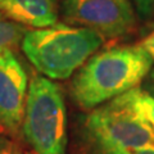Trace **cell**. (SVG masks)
<instances>
[{
	"instance_id": "6da1fadb",
	"label": "cell",
	"mask_w": 154,
	"mask_h": 154,
	"mask_svg": "<svg viewBox=\"0 0 154 154\" xmlns=\"http://www.w3.org/2000/svg\"><path fill=\"white\" fill-rule=\"evenodd\" d=\"M153 59L141 45L105 49L85 62L72 80L75 102L93 109L135 89L152 68Z\"/></svg>"
},
{
	"instance_id": "7a4b0ae2",
	"label": "cell",
	"mask_w": 154,
	"mask_h": 154,
	"mask_svg": "<svg viewBox=\"0 0 154 154\" xmlns=\"http://www.w3.org/2000/svg\"><path fill=\"white\" fill-rule=\"evenodd\" d=\"M103 36L86 27L54 25L28 31L21 45L35 68L53 80H64L103 45Z\"/></svg>"
},
{
	"instance_id": "3957f363",
	"label": "cell",
	"mask_w": 154,
	"mask_h": 154,
	"mask_svg": "<svg viewBox=\"0 0 154 154\" xmlns=\"http://www.w3.org/2000/svg\"><path fill=\"white\" fill-rule=\"evenodd\" d=\"M23 135L38 154H64L67 145L66 107L59 86L35 75L27 91Z\"/></svg>"
},
{
	"instance_id": "277c9868",
	"label": "cell",
	"mask_w": 154,
	"mask_h": 154,
	"mask_svg": "<svg viewBox=\"0 0 154 154\" xmlns=\"http://www.w3.org/2000/svg\"><path fill=\"white\" fill-rule=\"evenodd\" d=\"M86 126L100 153H119L154 145V134L114 99L91 112Z\"/></svg>"
},
{
	"instance_id": "5b68a950",
	"label": "cell",
	"mask_w": 154,
	"mask_h": 154,
	"mask_svg": "<svg viewBox=\"0 0 154 154\" xmlns=\"http://www.w3.org/2000/svg\"><path fill=\"white\" fill-rule=\"evenodd\" d=\"M64 13L69 21L108 37L125 35L135 23L130 0H64Z\"/></svg>"
},
{
	"instance_id": "8992f818",
	"label": "cell",
	"mask_w": 154,
	"mask_h": 154,
	"mask_svg": "<svg viewBox=\"0 0 154 154\" xmlns=\"http://www.w3.org/2000/svg\"><path fill=\"white\" fill-rule=\"evenodd\" d=\"M27 75L12 50L0 54V127L16 132L23 122Z\"/></svg>"
},
{
	"instance_id": "52a82bcc",
	"label": "cell",
	"mask_w": 154,
	"mask_h": 154,
	"mask_svg": "<svg viewBox=\"0 0 154 154\" xmlns=\"http://www.w3.org/2000/svg\"><path fill=\"white\" fill-rule=\"evenodd\" d=\"M0 12L21 26L46 28L57 25V0H0Z\"/></svg>"
},
{
	"instance_id": "ba28073f",
	"label": "cell",
	"mask_w": 154,
	"mask_h": 154,
	"mask_svg": "<svg viewBox=\"0 0 154 154\" xmlns=\"http://www.w3.org/2000/svg\"><path fill=\"white\" fill-rule=\"evenodd\" d=\"M114 100L132 112L154 134V98L152 95L135 88Z\"/></svg>"
},
{
	"instance_id": "9c48e42d",
	"label": "cell",
	"mask_w": 154,
	"mask_h": 154,
	"mask_svg": "<svg viewBox=\"0 0 154 154\" xmlns=\"http://www.w3.org/2000/svg\"><path fill=\"white\" fill-rule=\"evenodd\" d=\"M25 35V27L8 19L0 12V54L16 48Z\"/></svg>"
},
{
	"instance_id": "30bf717a",
	"label": "cell",
	"mask_w": 154,
	"mask_h": 154,
	"mask_svg": "<svg viewBox=\"0 0 154 154\" xmlns=\"http://www.w3.org/2000/svg\"><path fill=\"white\" fill-rule=\"evenodd\" d=\"M0 154H22L19 148L7 136L0 134Z\"/></svg>"
},
{
	"instance_id": "8fae6325",
	"label": "cell",
	"mask_w": 154,
	"mask_h": 154,
	"mask_svg": "<svg viewBox=\"0 0 154 154\" xmlns=\"http://www.w3.org/2000/svg\"><path fill=\"white\" fill-rule=\"evenodd\" d=\"M140 16H149L154 11V0H132Z\"/></svg>"
},
{
	"instance_id": "7c38bea8",
	"label": "cell",
	"mask_w": 154,
	"mask_h": 154,
	"mask_svg": "<svg viewBox=\"0 0 154 154\" xmlns=\"http://www.w3.org/2000/svg\"><path fill=\"white\" fill-rule=\"evenodd\" d=\"M140 45L143 46V49L148 53L149 57H150L153 59V62H154V31L150 33V35H148L145 38H144Z\"/></svg>"
},
{
	"instance_id": "4fadbf2b",
	"label": "cell",
	"mask_w": 154,
	"mask_h": 154,
	"mask_svg": "<svg viewBox=\"0 0 154 154\" xmlns=\"http://www.w3.org/2000/svg\"><path fill=\"white\" fill-rule=\"evenodd\" d=\"M102 154H154V145H148L140 149H134V150L119 152V153H102Z\"/></svg>"
},
{
	"instance_id": "5bb4252c",
	"label": "cell",
	"mask_w": 154,
	"mask_h": 154,
	"mask_svg": "<svg viewBox=\"0 0 154 154\" xmlns=\"http://www.w3.org/2000/svg\"><path fill=\"white\" fill-rule=\"evenodd\" d=\"M25 154H38V153H36L35 150H28V152H26Z\"/></svg>"
},
{
	"instance_id": "9a60e30c",
	"label": "cell",
	"mask_w": 154,
	"mask_h": 154,
	"mask_svg": "<svg viewBox=\"0 0 154 154\" xmlns=\"http://www.w3.org/2000/svg\"><path fill=\"white\" fill-rule=\"evenodd\" d=\"M152 81H153V85H154V69L152 72Z\"/></svg>"
}]
</instances>
